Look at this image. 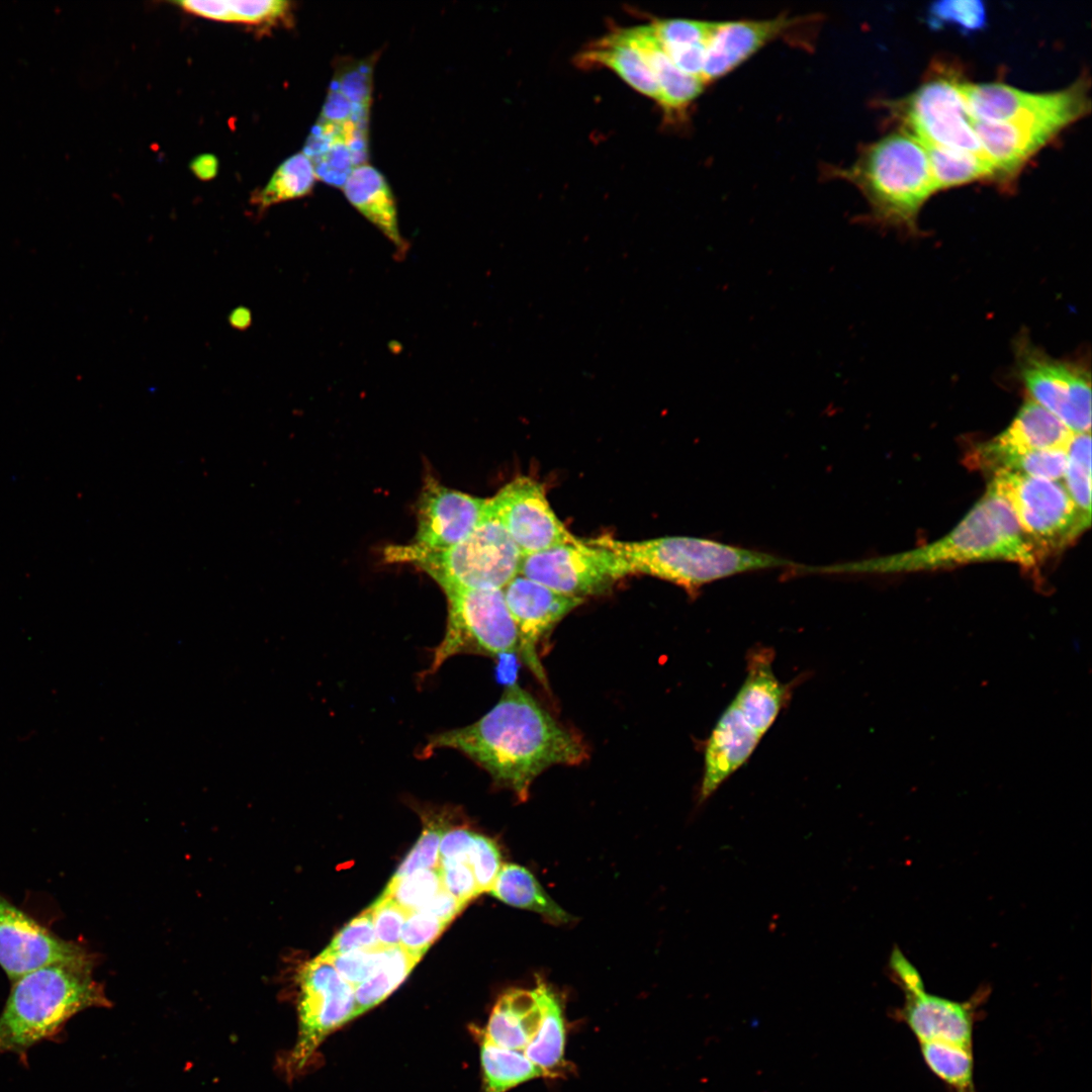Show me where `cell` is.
I'll return each mask as SVG.
<instances>
[{
  "label": "cell",
  "instance_id": "obj_2",
  "mask_svg": "<svg viewBox=\"0 0 1092 1092\" xmlns=\"http://www.w3.org/2000/svg\"><path fill=\"white\" fill-rule=\"evenodd\" d=\"M997 560L1032 567L1037 556L1007 502L989 485L960 523L934 542L887 556L811 566L810 573L894 574Z\"/></svg>",
  "mask_w": 1092,
  "mask_h": 1092
},
{
  "label": "cell",
  "instance_id": "obj_52",
  "mask_svg": "<svg viewBox=\"0 0 1092 1092\" xmlns=\"http://www.w3.org/2000/svg\"><path fill=\"white\" fill-rule=\"evenodd\" d=\"M229 321L235 329L246 330L252 322L251 312L246 307H237L231 312Z\"/></svg>",
  "mask_w": 1092,
  "mask_h": 1092
},
{
  "label": "cell",
  "instance_id": "obj_8",
  "mask_svg": "<svg viewBox=\"0 0 1092 1092\" xmlns=\"http://www.w3.org/2000/svg\"><path fill=\"white\" fill-rule=\"evenodd\" d=\"M989 485L1007 502L1037 558L1066 547L1086 530L1059 480L997 471Z\"/></svg>",
  "mask_w": 1092,
  "mask_h": 1092
},
{
  "label": "cell",
  "instance_id": "obj_35",
  "mask_svg": "<svg viewBox=\"0 0 1092 1092\" xmlns=\"http://www.w3.org/2000/svg\"><path fill=\"white\" fill-rule=\"evenodd\" d=\"M919 1045L926 1066L952 1092H977L973 1048L939 1041L919 1042Z\"/></svg>",
  "mask_w": 1092,
  "mask_h": 1092
},
{
  "label": "cell",
  "instance_id": "obj_40",
  "mask_svg": "<svg viewBox=\"0 0 1092 1092\" xmlns=\"http://www.w3.org/2000/svg\"><path fill=\"white\" fill-rule=\"evenodd\" d=\"M714 21L664 18L656 19L650 26L662 46H707Z\"/></svg>",
  "mask_w": 1092,
  "mask_h": 1092
},
{
  "label": "cell",
  "instance_id": "obj_5",
  "mask_svg": "<svg viewBox=\"0 0 1092 1092\" xmlns=\"http://www.w3.org/2000/svg\"><path fill=\"white\" fill-rule=\"evenodd\" d=\"M589 541L614 552L627 574L653 575L691 592L740 573L771 568L795 572L800 565L770 553L705 538L672 536L626 542L604 535Z\"/></svg>",
  "mask_w": 1092,
  "mask_h": 1092
},
{
  "label": "cell",
  "instance_id": "obj_22",
  "mask_svg": "<svg viewBox=\"0 0 1092 1092\" xmlns=\"http://www.w3.org/2000/svg\"><path fill=\"white\" fill-rule=\"evenodd\" d=\"M775 653L755 647L746 657V676L732 702L762 736L768 731L791 696V686L782 684L772 670Z\"/></svg>",
  "mask_w": 1092,
  "mask_h": 1092
},
{
  "label": "cell",
  "instance_id": "obj_25",
  "mask_svg": "<svg viewBox=\"0 0 1092 1092\" xmlns=\"http://www.w3.org/2000/svg\"><path fill=\"white\" fill-rule=\"evenodd\" d=\"M347 200L371 222L403 257L408 244L402 238L397 208L384 175L369 163L355 168L341 188Z\"/></svg>",
  "mask_w": 1092,
  "mask_h": 1092
},
{
  "label": "cell",
  "instance_id": "obj_49",
  "mask_svg": "<svg viewBox=\"0 0 1092 1092\" xmlns=\"http://www.w3.org/2000/svg\"><path fill=\"white\" fill-rule=\"evenodd\" d=\"M464 907L462 903L442 887L431 900L417 911L431 914L449 924Z\"/></svg>",
  "mask_w": 1092,
  "mask_h": 1092
},
{
  "label": "cell",
  "instance_id": "obj_36",
  "mask_svg": "<svg viewBox=\"0 0 1092 1092\" xmlns=\"http://www.w3.org/2000/svg\"><path fill=\"white\" fill-rule=\"evenodd\" d=\"M1066 489L1085 527L1091 525V436L1075 434L1067 450Z\"/></svg>",
  "mask_w": 1092,
  "mask_h": 1092
},
{
  "label": "cell",
  "instance_id": "obj_3",
  "mask_svg": "<svg viewBox=\"0 0 1092 1092\" xmlns=\"http://www.w3.org/2000/svg\"><path fill=\"white\" fill-rule=\"evenodd\" d=\"M95 963L91 953L40 967L13 981L0 1014V1052L24 1055L58 1034L77 1013L109 1007L103 985L93 978Z\"/></svg>",
  "mask_w": 1092,
  "mask_h": 1092
},
{
  "label": "cell",
  "instance_id": "obj_43",
  "mask_svg": "<svg viewBox=\"0 0 1092 1092\" xmlns=\"http://www.w3.org/2000/svg\"><path fill=\"white\" fill-rule=\"evenodd\" d=\"M386 947L354 950L340 956L323 958L329 961L340 976L354 988L374 975L380 968Z\"/></svg>",
  "mask_w": 1092,
  "mask_h": 1092
},
{
  "label": "cell",
  "instance_id": "obj_30",
  "mask_svg": "<svg viewBox=\"0 0 1092 1092\" xmlns=\"http://www.w3.org/2000/svg\"><path fill=\"white\" fill-rule=\"evenodd\" d=\"M479 1035L483 1092H507L527 1081L547 1077L522 1051L499 1046Z\"/></svg>",
  "mask_w": 1092,
  "mask_h": 1092
},
{
  "label": "cell",
  "instance_id": "obj_29",
  "mask_svg": "<svg viewBox=\"0 0 1092 1092\" xmlns=\"http://www.w3.org/2000/svg\"><path fill=\"white\" fill-rule=\"evenodd\" d=\"M489 893L510 906L538 913L550 923L562 924L573 920L544 891L535 876L520 864H504Z\"/></svg>",
  "mask_w": 1092,
  "mask_h": 1092
},
{
  "label": "cell",
  "instance_id": "obj_1",
  "mask_svg": "<svg viewBox=\"0 0 1092 1092\" xmlns=\"http://www.w3.org/2000/svg\"><path fill=\"white\" fill-rule=\"evenodd\" d=\"M439 748L462 752L520 801L527 800L532 783L545 769L575 765L587 757L581 738L516 682L505 689L484 716L466 727L432 736L423 752Z\"/></svg>",
  "mask_w": 1092,
  "mask_h": 1092
},
{
  "label": "cell",
  "instance_id": "obj_45",
  "mask_svg": "<svg viewBox=\"0 0 1092 1092\" xmlns=\"http://www.w3.org/2000/svg\"><path fill=\"white\" fill-rule=\"evenodd\" d=\"M370 908L378 944L383 947L399 945L401 929L410 912L383 895Z\"/></svg>",
  "mask_w": 1092,
  "mask_h": 1092
},
{
  "label": "cell",
  "instance_id": "obj_34",
  "mask_svg": "<svg viewBox=\"0 0 1092 1092\" xmlns=\"http://www.w3.org/2000/svg\"><path fill=\"white\" fill-rule=\"evenodd\" d=\"M317 178L310 160L302 153H296L275 170L269 182L257 194L253 203L260 210L276 203L301 198L309 194Z\"/></svg>",
  "mask_w": 1092,
  "mask_h": 1092
},
{
  "label": "cell",
  "instance_id": "obj_44",
  "mask_svg": "<svg viewBox=\"0 0 1092 1092\" xmlns=\"http://www.w3.org/2000/svg\"><path fill=\"white\" fill-rule=\"evenodd\" d=\"M446 926L447 923L431 914L412 911L403 923L399 945L407 952L422 958Z\"/></svg>",
  "mask_w": 1092,
  "mask_h": 1092
},
{
  "label": "cell",
  "instance_id": "obj_50",
  "mask_svg": "<svg viewBox=\"0 0 1092 1092\" xmlns=\"http://www.w3.org/2000/svg\"><path fill=\"white\" fill-rule=\"evenodd\" d=\"M176 4L194 15L229 22L226 0H184Z\"/></svg>",
  "mask_w": 1092,
  "mask_h": 1092
},
{
  "label": "cell",
  "instance_id": "obj_32",
  "mask_svg": "<svg viewBox=\"0 0 1092 1092\" xmlns=\"http://www.w3.org/2000/svg\"><path fill=\"white\" fill-rule=\"evenodd\" d=\"M930 165L935 192L980 179L995 181L990 162L972 153L922 143Z\"/></svg>",
  "mask_w": 1092,
  "mask_h": 1092
},
{
  "label": "cell",
  "instance_id": "obj_23",
  "mask_svg": "<svg viewBox=\"0 0 1092 1092\" xmlns=\"http://www.w3.org/2000/svg\"><path fill=\"white\" fill-rule=\"evenodd\" d=\"M549 985L538 978L532 989L514 988L495 1002L483 1035L493 1043L524 1051L535 1035L544 1013Z\"/></svg>",
  "mask_w": 1092,
  "mask_h": 1092
},
{
  "label": "cell",
  "instance_id": "obj_24",
  "mask_svg": "<svg viewBox=\"0 0 1092 1092\" xmlns=\"http://www.w3.org/2000/svg\"><path fill=\"white\" fill-rule=\"evenodd\" d=\"M620 35L644 57L659 88L658 104L664 114L677 117L701 95L705 83L699 77L681 72L669 60L650 24L618 30Z\"/></svg>",
  "mask_w": 1092,
  "mask_h": 1092
},
{
  "label": "cell",
  "instance_id": "obj_9",
  "mask_svg": "<svg viewBox=\"0 0 1092 1092\" xmlns=\"http://www.w3.org/2000/svg\"><path fill=\"white\" fill-rule=\"evenodd\" d=\"M296 982L298 1033L283 1063L290 1080L305 1068L330 1033L354 1019L356 1009L355 988L320 956L300 968Z\"/></svg>",
  "mask_w": 1092,
  "mask_h": 1092
},
{
  "label": "cell",
  "instance_id": "obj_18",
  "mask_svg": "<svg viewBox=\"0 0 1092 1092\" xmlns=\"http://www.w3.org/2000/svg\"><path fill=\"white\" fill-rule=\"evenodd\" d=\"M509 612L518 632V652L543 684L546 676L537 647L553 627L583 600L557 593L522 574L504 588Z\"/></svg>",
  "mask_w": 1092,
  "mask_h": 1092
},
{
  "label": "cell",
  "instance_id": "obj_16",
  "mask_svg": "<svg viewBox=\"0 0 1092 1092\" xmlns=\"http://www.w3.org/2000/svg\"><path fill=\"white\" fill-rule=\"evenodd\" d=\"M1081 117L1071 111L1042 113L1004 122L974 121V129L995 181L1009 184L1040 148Z\"/></svg>",
  "mask_w": 1092,
  "mask_h": 1092
},
{
  "label": "cell",
  "instance_id": "obj_33",
  "mask_svg": "<svg viewBox=\"0 0 1092 1092\" xmlns=\"http://www.w3.org/2000/svg\"><path fill=\"white\" fill-rule=\"evenodd\" d=\"M420 960V957L407 952L400 945L386 947L377 972L355 987L354 1018L386 999L405 980Z\"/></svg>",
  "mask_w": 1092,
  "mask_h": 1092
},
{
  "label": "cell",
  "instance_id": "obj_17",
  "mask_svg": "<svg viewBox=\"0 0 1092 1092\" xmlns=\"http://www.w3.org/2000/svg\"><path fill=\"white\" fill-rule=\"evenodd\" d=\"M91 953L54 934L0 894V967L11 982L40 967Z\"/></svg>",
  "mask_w": 1092,
  "mask_h": 1092
},
{
  "label": "cell",
  "instance_id": "obj_48",
  "mask_svg": "<svg viewBox=\"0 0 1092 1092\" xmlns=\"http://www.w3.org/2000/svg\"><path fill=\"white\" fill-rule=\"evenodd\" d=\"M476 832L466 828L445 831L440 842V860H461L471 863V851Z\"/></svg>",
  "mask_w": 1092,
  "mask_h": 1092
},
{
  "label": "cell",
  "instance_id": "obj_4",
  "mask_svg": "<svg viewBox=\"0 0 1092 1092\" xmlns=\"http://www.w3.org/2000/svg\"><path fill=\"white\" fill-rule=\"evenodd\" d=\"M830 172L858 188L876 220L910 231L935 193L926 151L904 129L867 145L851 165Z\"/></svg>",
  "mask_w": 1092,
  "mask_h": 1092
},
{
  "label": "cell",
  "instance_id": "obj_6",
  "mask_svg": "<svg viewBox=\"0 0 1092 1092\" xmlns=\"http://www.w3.org/2000/svg\"><path fill=\"white\" fill-rule=\"evenodd\" d=\"M389 562L414 564L442 587L503 589L520 573L522 554L498 518L490 498L483 517L460 542L442 550L389 546Z\"/></svg>",
  "mask_w": 1092,
  "mask_h": 1092
},
{
  "label": "cell",
  "instance_id": "obj_21",
  "mask_svg": "<svg viewBox=\"0 0 1092 1092\" xmlns=\"http://www.w3.org/2000/svg\"><path fill=\"white\" fill-rule=\"evenodd\" d=\"M761 736L731 702L715 724L704 751L698 802H706L751 756Z\"/></svg>",
  "mask_w": 1092,
  "mask_h": 1092
},
{
  "label": "cell",
  "instance_id": "obj_15",
  "mask_svg": "<svg viewBox=\"0 0 1092 1092\" xmlns=\"http://www.w3.org/2000/svg\"><path fill=\"white\" fill-rule=\"evenodd\" d=\"M1089 80L1083 75L1066 89L1032 93L1003 83L961 82L960 90L975 121L1004 122L1015 118L1072 111L1084 116L1090 109Z\"/></svg>",
  "mask_w": 1092,
  "mask_h": 1092
},
{
  "label": "cell",
  "instance_id": "obj_46",
  "mask_svg": "<svg viewBox=\"0 0 1092 1092\" xmlns=\"http://www.w3.org/2000/svg\"><path fill=\"white\" fill-rule=\"evenodd\" d=\"M470 860L480 893L489 892L503 867L497 844L491 838L476 833Z\"/></svg>",
  "mask_w": 1092,
  "mask_h": 1092
},
{
  "label": "cell",
  "instance_id": "obj_42",
  "mask_svg": "<svg viewBox=\"0 0 1092 1092\" xmlns=\"http://www.w3.org/2000/svg\"><path fill=\"white\" fill-rule=\"evenodd\" d=\"M445 831L442 823L430 821L392 879L402 878L420 870L437 869L440 861V842Z\"/></svg>",
  "mask_w": 1092,
  "mask_h": 1092
},
{
  "label": "cell",
  "instance_id": "obj_39",
  "mask_svg": "<svg viewBox=\"0 0 1092 1092\" xmlns=\"http://www.w3.org/2000/svg\"><path fill=\"white\" fill-rule=\"evenodd\" d=\"M229 22L274 25L290 16L291 3L284 0H226Z\"/></svg>",
  "mask_w": 1092,
  "mask_h": 1092
},
{
  "label": "cell",
  "instance_id": "obj_7",
  "mask_svg": "<svg viewBox=\"0 0 1092 1092\" xmlns=\"http://www.w3.org/2000/svg\"><path fill=\"white\" fill-rule=\"evenodd\" d=\"M443 592L448 606L445 634L422 679L458 654L502 658L518 651V632L503 589L448 587Z\"/></svg>",
  "mask_w": 1092,
  "mask_h": 1092
},
{
  "label": "cell",
  "instance_id": "obj_14",
  "mask_svg": "<svg viewBox=\"0 0 1092 1092\" xmlns=\"http://www.w3.org/2000/svg\"><path fill=\"white\" fill-rule=\"evenodd\" d=\"M490 500L522 557L577 539L554 514L543 485L528 476L516 477Z\"/></svg>",
  "mask_w": 1092,
  "mask_h": 1092
},
{
  "label": "cell",
  "instance_id": "obj_28",
  "mask_svg": "<svg viewBox=\"0 0 1092 1092\" xmlns=\"http://www.w3.org/2000/svg\"><path fill=\"white\" fill-rule=\"evenodd\" d=\"M969 462L975 467L997 471H1009L1032 477L1059 480L1064 478L1067 453L1065 451H1015L994 446L990 441L978 445L970 454Z\"/></svg>",
  "mask_w": 1092,
  "mask_h": 1092
},
{
  "label": "cell",
  "instance_id": "obj_11",
  "mask_svg": "<svg viewBox=\"0 0 1092 1092\" xmlns=\"http://www.w3.org/2000/svg\"><path fill=\"white\" fill-rule=\"evenodd\" d=\"M889 968L904 992L905 1001L896 1013L918 1042L939 1041L973 1048V1030L979 1006L987 998V987L967 1001H954L927 993L917 969L895 946Z\"/></svg>",
  "mask_w": 1092,
  "mask_h": 1092
},
{
  "label": "cell",
  "instance_id": "obj_51",
  "mask_svg": "<svg viewBox=\"0 0 1092 1092\" xmlns=\"http://www.w3.org/2000/svg\"><path fill=\"white\" fill-rule=\"evenodd\" d=\"M190 168L199 179L209 180L217 174L218 161L211 154H203L191 162Z\"/></svg>",
  "mask_w": 1092,
  "mask_h": 1092
},
{
  "label": "cell",
  "instance_id": "obj_19",
  "mask_svg": "<svg viewBox=\"0 0 1092 1092\" xmlns=\"http://www.w3.org/2000/svg\"><path fill=\"white\" fill-rule=\"evenodd\" d=\"M486 502L446 487L428 476L418 500V529L411 544L426 550H442L457 544L480 522Z\"/></svg>",
  "mask_w": 1092,
  "mask_h": 1092
},
{
  "label": "cell",
  "instance_id": "obj_37",
  "mask_svg": "<svg viewBox=\"0 0 1092 1092\" xmlns=\"http://www.w3.org/2000/svg\"><path fill=\"white\" fill-rule=\"evenodd\" d=\"M442 887L439 868L425 869L402 878H391L381 895L412 912L423 907Z\"/></svg>",
  "mask_w": 1092,
  "mask_h": 1092
},
{
  "label": "cell",
  "instance_id": "obj_31",
  "mask_svg": "<svg viewBox=\"0 0 1092 1092\" xmlns=\"http://www.w3.org/2000/svg\"><path fill=\"white\" fill-rule=\"evenodd\" d=\"M565 1042L566 1028L562 1004L557 993L549 986L542 1020L523 1053L547 1077H553L565 1067Z\"/></svg>",
  "mask_w": 1092,
  "mask_h": 1092
},
{
  "label": "cell",
  "instance_id": "obj_47",
  "mask_svg": "<svg viewBox=\"0 0 1092 1092\" xmlns=\"http://www.w3.org/2000/svg\"><path fill=\"white\" fill-rule=\"evenodd\" d=\"M438 868L443 888L464 906L481 894L470 862L440 860Z\"/></svg>",
  "mask_w": 1092,
  "mask_h": 1092
},
{
  "label": "cell",
  "instance_id": "obj_41",
  "mask_svg": "<svg viewBox=\"0 0 1092 1092\" xmlns=\"http://www.w3.org/2000/svg\"><path fill=\"white\" fill-rule=\"evenodd\" d=\"M380 946L377 942L371 908H367L344 926L320 954L323 958L340 956L354 950Z\"/></svg>",
  "mask_w": 1092,
  "mask_h": 1092
},
{
  "label": "cell",
  "instance_id": "obj_27",
  "mask_svg": "<svg viewBox=\"0 0 1092 1092\" xmlns=\"http://www.w3.org/2000/svg\"><path fill=\"white\" fill-rule=\"evenodd\" d=\"M576 64L582 68H609L639 93L659 100L657 82L644 57L618 31L589 44L576 57Z\"/></svg>",
  "mask_w": 1092,
  "mask_h": 1092
},
{
  "label": "cell",
  "instance_id": "obj_10",
  "mask_svg": "<svg viewBox=\"0 0 1092 1092\" xmlns=\"http://www.w3.org/2000/svg\"><path fill=\"white\" fill-rule=\"evenodd\" d=\"M960 84L954 73L936 71L910 96L887 106L920 142L986 158Z\"/></svg>",
  "mask_w": 1092,
  "mask_h": 1092
},
{
  "label": "cell",
  "instance_id": "obj_20",
  "mask_svg": "<svg viewBox=\"0 0 1092 1092\" xmlns=\"http://www.w3.org/2000/svg\"><path fill=\"white\" fill-rule=\"evenodd\" d=\"M810 17L781 14L770 18L714 21L706 46L701 79L705 84L731 73L767 43L807 24Z\"/></svg>",
  "mask_w": 1092,
  "mask_h": 1092
},
{
  "label": "cell",
  "instance_id": "obj_26",
  "mask_svg": "<svg viewBox=\"0 0 1092 1092\" xmlns=\"http://www.w3.org/2000/svg\"><path fill=\"white\" fill-rule=\"evenodd\" d=\"M1074 435L1056 416L1028 398L1009 426L989 441L1008 450L1067 452Z\"/></svg>",
  "mask_w": 1092,
  "mask_h": 1092
},
{
  "label": "cell",
  "instance_id": "obj_12",
  "mask_svg": "<svg viewBox=\"0 0 1092 1092\" xmlns=\"http://www.w3.org/2000/svg\"><path fill=\"white\" fill-rule=\"evenodd\" d=\"M1015 348L1017 373L1030 398L1074 434L1090 433V372L1081 364L1051 357L1026 338Z\"/></svg>",
  "mask_w": 1092,
  "mask_h": 1092
},
{
  "label": "cell",
  "instance_id": "obj_13",
  "mask_svg": "<svg viewBox=\"0 0 1092 1092\" xmlns=\"http://www.w3.org/2000/svg\"><path fill=\"white\" fill-rule=\"evenodd\" d=\"M520 574L581 600L605 593L628 575L623 561L614 552L578 538L523 556Z\"/></svg>",
  "mask_w": 1092,
  "mask_h": 1092
},
{
  "label": "cell",
  "instance_id": "obj_38",
  "mask_svg": "<svg viewBox=\"0 0 1092 1092\" xmlns=\"http://www.w3.org/2000/svg\"><path fill=\"white\" fill-rule=\"evenodd\" d=\"M986 18L985 5L978 0L934 2L927 10V22L931 28L954 27L963 33L981 30Z\"/></svg>",
  "mask_w": 1092,
  "mask_h": 1092
}]
</instances>
